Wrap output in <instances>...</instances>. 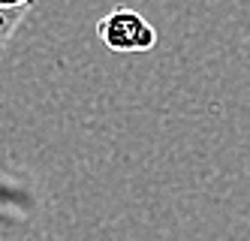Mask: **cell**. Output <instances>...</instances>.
I'll return each mask as SVG.
<instances>
[{
    "label": "cell",
    "mask_w": 250,
    "mask_h": 241,
    "mask_svg": "<svg viewBox=\"0 0 250 241\" xmlns=\"http://www.w3.org/2000/svg\"><path fill=\"white\" fill-rule=\"evenodd\" d=\"M97 36L100 43L118 51V54H127V51H151L157 45V30L142 12L127 9V6H118L109 15H103L97 22Z\"/></svg>",
    "instance_id": "6da1fadb"
},
{
    "label": "cell",
    "mask_w": 250,
    "mask_h": 241,
    "mask_svg": "<svg viewBox=\"0 0 250 241\" xmlns=\"http://www.w3.org/2000/svg\"><path fill=\"white\" fill-rule=\"evenodd\" d=\"M27 12L30 9H0V51L9 45V40L15 36V30H19Z\"/></svg>",
    "instance_id": "7a4b0ae2"
},
{
    "label": "cell",
    "mask_w": 250,
    "mask_h": 241,
    "mask_svg": "<svg viewBox=\"0 0 250 241\" xmlns=\"http://www.w3.org/2000/svg\"><path fill=\"white\" fill-rule=\"evenodd\" d=\"M37 0H0V9H30Z\"/></svg>",
    "instance_id": "3957f363"
}]
</instances>
